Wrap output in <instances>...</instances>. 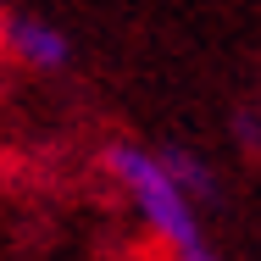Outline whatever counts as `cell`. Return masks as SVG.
I'll return each instance as SVG.
<instances>
[{"label":"cell","instance_id":"5b68a950","mask_svg":"<svg viewBox=\"0 0 261 261\" xmlns=\"http://www.w3.org/2000/svg\"><path fill=\"white\" fill-rule=\"evenodd\" d=\"M0 45H6V22H0Z\"/></svg>","mask_w":261,"mask_h":261},{"label":"cell","instance_id":"6da1fadb","mask_svg":"<svg viewBox=\"0 0 261 261\" xmlns=\"http://www.w3.org/2000/svg\"><path fill=\"white\" fill-rule=\"evenodd\" d=\"M111 172L128 184V195L139 200L145 222L156 228V233L172 245V250H178V256L200 245V228H195L189 195L172 184V172L161 167V156H150V150H134V145H117V150H111Z\"/></svg>","mask_w":261,"mask_h":261},{"label":"cell","instance_id":"3957f363","mask_svg":"<svg viewBox=\"0 0 261 261\" xmlns=\"http://www.w3.org/2000/svg\"><path fill=\"white\" fill-rule=\"evenodd\" d=\"M161 167L172 172V184H178L184 195H206V189H211L206 167H200V161H195V156H184V150H167V156H161Z\"/></svg>","mask_w":261,"mask_h":261},{"label":"cell","instance_id":"277c9868","mask_svg":"<svg viewBox=\"0 0 261 261\" xmlns=\"http://www.w3.org/2000/svg\"><path fill=\"white\" fill-rule=\"evenodd\" d=\"M184 261H217V256H211L206 245H195V250H184Z\"/></svg>","mask_w":261,"mask_h":261},{"label":"cell","instance_id":"7a4b0ae2","mask_svg":"<svg viewBox=\"0 0 261 261\" xmlns=\"http://www.w3.org/2000/svg\"><path fill=\"white\" fill-rule=\"evenodd\" d=\"M6 39L17 45L22 61H34V67H61V61H67V39H61L56 28H45V22H11Z\"/></svg>","mask_w":261,"mask_h":261}]
</instances>
